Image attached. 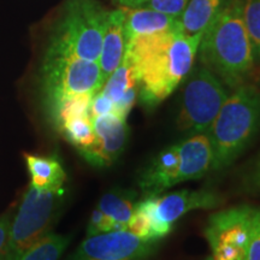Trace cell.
<instances>
[{
    "instance_id": "1",
    "label": "cell",
    "mask_w": 260,
    "mask_h": 260,
    "mask_svg": "<svg viewBox=\"0 0 260 260\" xmlns=\"http://www.w3.org/2000/svg\"><path fill=\"white\" fill-rule=\"evenodd\" d=\"M203 34L187 35L177 28L126 42L125 54L134 68L144 106H157L186 79L193 69Z\"/></svg>"
},
{
    "instance_id": "2",
    "label": "cell",
    "mask_w": 260,
    "mask_h": 260,
    "mask_svg": "<svg viewBox=\"0 0 260 260\" xmlns=\"http://www.w3.org/2000/svg\"><path fill=\"white\" fill-rule=\"evenodd\" d=\"M200 60L232 88L241 86L254 58L242 18V0L229 4L205 29L199 45Z\"/></svg>"
},
{
    "instance_id": "3",
    "label": "cell",
    "mask_w": 260,
    "mask_h": 260,
    "mask_svg": "<svg viewBox=\"0 0 260 260\" xmlns=\"http://www.w3.org/2000/svg\"><path fill=\"white\" fill-rule=\"evenodd\" d=\"M260 130V92L253 86L236 87L207 130L213 159L211 170H222L239 158Z\"/></svg>"
},
{
    "instance_id": "4",
    "label": "cell",
    "mask_w": 260,
    "mask_h": 260,
    "mask_svg": "<svg viewBox=\"0 0 260 260\" xmlns=\"http://www.w3.org/2000/svg\"><path fill=\"white\" fill-rule=\"evenodd\" d=\"M109 11L95 0H71L52 37L47 53L98 61Z\"/></svg>"
},
{
    "instance_id": "5",
    "label": "cell",
    "mask_w": 260,
    "mask_h": 260,
    "mask_svg": "<svg viewBox=\"0 0 260 260\" xmlns=\"http://www.w3.org/2000/svg\"><path fill=\"white\" fill-rule=\"evenodd\" d=\"M65 195V189H39L29 184L14 214L8 242L0 260H18L30 247L48 234Z\"/></svg>"
},
{
    "instance_id": "6",
    "label": "cell",
    "mask_w": 260,
    "mask_h": 260,
    "mask_svg": "<svg viewBox=\"0 0 260 260\" xmlns=\"http://www.w3.org/2000/svg\"><path fill=\"white\" fill-rule=\"evenodd\" d=\"M41 77L48 110L71 96L95 94L104 86L98 61L53 53H46Z\"/></svg>"
},
{
    "instance_id": "7",
    "label": "cell",
    "mask_w": 260,
    "mask_h": 260,
    "mask_svg": "<svg viewBox=\"0 0 260 260\" xmlns=\"http://www.w3.org/2000/svg\"><path fill=\"white\" fill-rule=\"evenodd\" d=\"M228 96L223 82L209 68L191 69L182 95L178 129L190 135L207 133Z\"/></svg>"
},
{
    "instance_id": "8",
    "label": "cell",
    "mask_w": 260,
    "mask_h": 260,
    "mask_svg": "<svg viewBox=\"0 0 260 260\" xmlns=\"http://www.w3.org/2000/svg\"><path fill=\"white\" fill-rule=\"evenodd\" d=\"M254 209L232 207L214 213L209 219L205 237L212 249L213 260H246Z\"/></svg>"
},
{
    "instance_id": "9",
    "label": "cell",
    "mask_w": 260,
    "mask_h": 260,
    "mask_svg": "<svg viewBox=\"0 0 260 260\" xmlns=\"http://www.w3.org/2000/svg\"><path fill=\"white\" fill-rule=\"evenodd\" d=\"M159 241L141 239L129 230L87 236L69 260H147Z\"/></svg>"
},
{
    "instance_id": "10",
    "label": "cell",
    "mask_w": 260,
    "mask_h": 260,
    "mask_svg": "<svg viewBox=\"0 0 260 260\" xmlns=\"http://www.w3.org/2000/svg\"><path fill=\"white\" fill-rule=\"evenodd\" d=\"M142 201L161 229L169 235L175 222L182 216L194 210L216 209L224 200L213 190L182 189L162 197L145 198Z\"/></svg>"
},
{
    "instance_id": "11",
    "label": "cell",
    "mask_w": 260,
    "mask_h": 260,
    "mask_svg": "<svg viewBox=\"0 0 260 260\" xmlns=\"http://www.w3.org/2000/svg\"><path fill=\"white\" fill-rule=\"evenodd\" d=\"M90 119L95 133V144L80 153L93 167H110L121 157L128 142L126 118L111 112Z\"/></svg>"
},
{
    "instance_id": "12",
    "label": "cell",
    "mask_w": 260,
    "mask_h": 260,
    "mask_svg": "<svg viewBox=\"0 0 260 260\" xmlns=\"http://www.w3.org/2000/svg\"><path fill=\"white\" fill-rule=\"evenodd\" d=\"M177 148L180 164L176 184L198 180L211 170L213 152L207 133L191 134L188 139L178 142Z\"/></svg>"
},
{
    "instance_id": "13",
    "label": "cell",
    "mask_w": 260,
    "mask_h": 260,
    "mask_svg": "<svg viewBox=\"0 0 260 260\" xmlns=\"http://www.w3.org/2000/svg\"><path fill=\"white\" fill-rule=\"evenodd\" d=\"M178 164L177 145L162 149L152 159L139 178V187L144 198L158 197L176 184Z\"/></svg>"
},
{
    "instance_id": "14",
    "label": "cell",
    "mask_w": 260,
    "mask_h": 260,
    "mask_svg": "<svg viewBox=\"0 0 260 260\" xmlns=\"http://www.w3.org/2000/svg\"><path fill=\"white\" fill-rule=\"evenodd\" d=\"M126 48V38L124 31V12L119 8L109 11L107 23L103 37L102 51L99 63L104 83L107 77L115 71L124 57Z\"/></svg>"
},
{
    "instance_id": "15",
    "label": "cell",
    "mask_w": 260,
    "mask_h": 260,
    "mask_svg": "<svg viewBox=\"0 0 260 260\" xmlns=\"http://www.w3.org/2000/svg\"><path fill=\"white\" fill-rule=\"evenodd\" d=\"M122 8V6H121ZM124 12V31L126 42L141 35L180 29L178 19L155 10L136 6L122 8Z\"/></svg>"
},
{
    "instance_id": "16",
    "label": "cell",
    "mask_w": 260,
    "mask_h": 260,
    "mask_svg": "<svg viewBox=\"0 0 260 260\" xmlns=\"http://www.w3.org/2000/svg\"><path fill=\"white\" fill-rule=\"evenodd\" d=\"M24 161L30 176V186L39 189H56L64 187L67 172L56 155L46 157L24 153Z\"/></svg>"
},
{
    "instance_id": "17",
    "label": "cell",
    "mask_w": 260,
    "mask_h": 260,
    "mask_svg": "<svg viewBox=\"0 0 260 260\" xmlns=\"http://www.w3.org/2000/svg\"><path fill=\"white\" fill-rule=\"evenodd\" d=\"M229 2L230 0H189L178 19L180 30L187 35L203 34L207 25Z\"/></svg>"
},
{
    "instance_id": "18",
    "label": "cell",
    "mask_w": 260,
    "mask_h": 260,
    "mask_svg": "<svg viewBox=\"0 0 260 260\" xmlns=\"http://www.w3.org/2000/svg\"><path fill=\"white\" fill-rule=\"evenodd\" d=\"M135 198L134 191L116 188L103 195L98 204V209L102 210L115 222L128 225L138 204L135 203Z\"/></svg>"
},
{
    "instance_id": "19",
    "label": "cell",
    "mask_w": 260,
    "mask_h": 260,
    "mask_svg": "<svg viewBox=\"0 0 260 260\" xmlns=\"http://www.w3.org/2000/svg\"><path fill=\"white\" fill-rule=\"evenodd\" d=\"M134 86H138V80H136L134 68H133L129 57L124 53L121 64L107 77V80L100 90L116 104L126 90Z\"/></svg>"
},
{
    "instance_id": "20",
    "label": "cell",
    "mask_w": 260,
    "mask_h": 260,
    "mask_svg": "<svg viewBox=\"0 0 260 260\" xmlns=\"http://www.w3.org/2000/svg\"><path fill=\"white\" fill-rule=\"evenodd\" d=\"M58 128L64 138L80 152L86 151L95 144V133L89 116L69 119L61 123Z\"/></svg>"
},
{
    "instance_id": "21",
    "label": "cell",
    "mask_w": 260,
    "mask_h": 260,
    "mask_svg": "<svg viewBox=\"0 0 260 260\" xmlns=\"http://www.w3.org/2000/svg\"><path fill=\"white\" fill-rule=\"evenodd\" d=\"M70 241V236L53 233L46 234L18 260H59Z\"/></svg>"
},
{
    "instance_id": "22",
    "label": "cell",
    "mask_w": 260,
    "mask_h": 260,
    "mask_svg": "<svg viewBox=\"0 0 260 260\" xmlns=\"http://www.w3.org/2000/svg\"><path fill=\"white\" fill-rule=\"evenodd\" d=\"M93 95L94 94H82V95L71 96L48 110L56 125L59 126L61 123L77 117L89 116V107Z\"/></svg>"
},
{
    "instance_id": "23",
    "label": "cell",
    "mask_w": 260,
    "mask_h": 260,
    "mask_svg": "<svg viewBox=\"0 0 260 260\" xmlns=\"http://www.w3.org/2000/svg\"><path fill=\"white\" fill-rule=\"evenodd\" d=\"M242 18L254 63H260V0H242Z\"/></svg>"
},
{
    "instance_id": "24",
    "label": "cell",
    "mask_w": 260,
    "mask_h": 260,
    "mask_svg": "<svg viewBox=\"0 0 260 260\" xmlns=\"http://www.w3.org/2000/svg\"><path fill=\"white\" fill-rule=\"evenodd\" d=\"M122 230H128V225L115 222L109 216H106L102 210L96 207L92 212V216H90L88 226H87V236L109 232H122Z\"/></svg>"
},
{
    "instance_id": "25",
    "label": "cell",
    "mask_w": 260,
    "mask_h": 260,
    "mask_svg": "<svg viewBox=\"0 0 260 260\" xmlns=\"http://www.w3.org/2000/svg\"><path fill=\"white\" fill-rule=\"evenodd\" d=\"M188 3H189V0H147L141 6L155 10V11L162 12V14H167L180 19L187 8Z\"/></svg>"
},
{
    "instance_id": "26",
    "label": "cell",
    "mask_w": 260,
    "mask_h": 260,
    "mask_svg": "<svg viewBox=\"0 0 260 260\" xmlns=\"http://www.w3.org/2000/svg\"><path fill=\"white\" fill-rule=\"evenodd\" d=\"M246 260H260V209H254Z\"/></svg>"
},
{
    "instance_id": "27",
    "label": "cell",
    "mask_w": 260,
    "mask_h": 260,
    "mask_svg": "<svg viewBox=\"0 0 260 260\" xmlns=\"http://www.w3.org/2000/svg\"><path fill=\"white\" fill-rule=\"evenodd\" d=\"M115 112V103L110 99L109 96L105 95L102 90H98L92 98L89 107V117H93L107 115V113Z\"/></svg>"
},
{
    "instance_id": "28",
    "label": "cell",
    "mask_w": 260,
    "mask_h": 260,
    "mask_svg": "<svg viewBox=\"0 0 260 260\" xmlns=\"http://www.w3.org/2000/svg\"><path fill=\"white\" fill-rule=\"evenodd\" d=\"M138 94H139V86H134L130 89L126 90V92L123 94L121 99L115 104V112L126 118L129 115V112L132 111L134 104L136 103Z\"/></svg>"
},
{
    "instance_id": "29",
    "label": "cell",
    "mask_w": 260,
    "mask_h": 260,
    "mask_svg": "<svg viewBox=\"0 0 260 260\" xmlns=\"http://www.w3.org/2000/svg\"><path fill=\"white\" fill-rule=\"evenodd\" d=\"M245 186L252 193L260 194V157L246 175Z\"/></svg>"
},
{
    "instance_id": "30",
    "label": "cell",
    "mask_w": 260,
    "mask_h": 260,
    "mask_svg": "<svg viewBox=\"0 0 260 260\" xmlns=\"http://www.w3.org/2000/svg\"><path fill=\"white\" fill-rule=\"evenodd\" d=\"M14 210H10L0 216V253L3 252L6 242H8L10 228H11L12 219H14Z\"/></svg>"
},
{
    "instance_id": "31",
    "label": "cell",
    "mask_w": 260,
    "mask_h": 260,
    "mask_svg": "<svg viewBox=\"0 0 260 260\" xmlns=\"http://www.w3.org/2000/svg\"><path fill=\"white\" fill-rule=\"evenodd\" d=\"M122 8H136V6H141L145 4L147 0H116Z\"/></svg>"
},
{
    "instance_id": "32",
    "label": "cell",
    "mask_w": 260,
    "mask_h": 260,
    "mask_svg": "<svg viewBox=\"0 0 260 260\" xmlns=\"http://www.w3.org/2000/svg\"><path fill=\"white\" fill-rule=\"evenodd\" d=\"M207 260H213V259H212V258H209V259H207Z\"/></svg>"
}]
</instances>
